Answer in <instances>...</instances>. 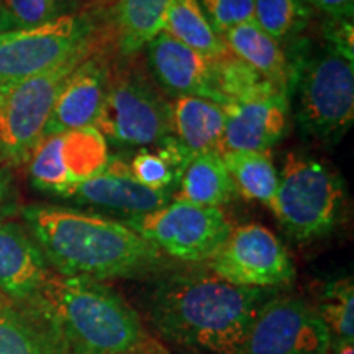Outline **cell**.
<instances>
[{
  "mask_svg": "<svg viewBox=\"0 0 354 354\" xmlns=\"http://www.w3.org/2000/svg\"><path fill=\"white\" fill-rule=\"evenodd\" d=\"M220 35L233 56L292 94L295 73L290 56L254 20L232 26Z\"/></svg>",
  "mask_w": 354,
  "mask_h": 354,
  "instance_id": "obj_18",
  "label": "cell"
},
{
  "mask_svg": "<svg viewBox=\"0 0 354 354\" xmlns=\"http://www.w3.org/2000/svg\"><path fill=\"white\" fill-rule=\"evenodd\" d=\"M162 32L214 61L230 55L223 38L210 25L198 0H172Z\"/></svg>",
  "mask_w": 354,
  "mask_h": 354,
  "instance_id": "obj_22",
  "label": "cell"
},
{
  "mask_svg": "<svg viewBox=\"0 0 354 354\" xmlns=\"http://www.w3.org/2000/svg\"><path fill=\"white\" fill-rule=\"evenodd\" d=\"M312 12L304 0H254V21L279 44L297 41Z\"/></svg>",
  "mask_w": 354,
  "mask_h": 354,
  "instance_id": "obj_28",
  "label": "cell"
},
{
  "mask_svg": "<svg viewBox=\"0 0 354 354\" xmlns=\"http://www.w3.org/2000/svg\"><path fill=\"white\" fill-rule=\"evenodd\" d=\"M210 25L218 33L254 20V0H198Z\"/></svg>",
  "mask_w": 354,
  "mask_h": 354,
  "instance_id": "obj_30",
  "label": "cell"
},
{
  "mask_svg": "<svg viewBox=\"0 0 354 354\" xmlns=\"http://www.w3.org/2000/svg\"><path fill=\"white\" fill-rule=\"evenodd\" d=\"M331 342H354V286L351 277L335 279L322 287L312 304Z\"/></svg>",
  "mask_w": 354,
  "mask_h": 354,
  "instance_id": "obj_27",
  "label": "cell"
},
{
  "mask_svg": "<svg viewBox=\"0 0 354 354\" xmlns=\"http://www.w3.org/2000/svg\"><path fill=\"white\" fill-rule=\"evenodd\" d=\"M290 61L300 130L318 143H338L354 120V53L325 43L317 55H297Z\"/></svg>",
  "mask_w": 354,
  "mask_h": 354,
  "instance_id": "obj_4",
  "label": "cell"
},
{
  "mask_svg": "<svg viewBox=\"0 0 354 354\" xmlns=\"http://www.w3.org/2000/svg\"><path fill=\"white\" fill-rule=\"evenodd\" d=\"M66 0H0V33L32 28L64 15Z\"/></svg>",
  "mask_w": 354,
  "mask_h": 354,
  "instance_id": "obj_29",
  "label": "cell"
},
{
  "mask_svg": "<svg viewBox=\"0 0 354 354\" xmlns=\"http://www.w3.org/2000/svg\"><path fill=\"white\" fill-rule=\"evenodd\" d=\"M312 10L322 12L328 19H353L354 0H304Z\"/></svg>",
  "mask_w": 354,
  "mask_h": 354,
  "instance_id": "obj_32",
  "label": "cell"
},
{
  "mask_svg": "<svg viewBox=\"0 0 354 354\" xmlns=\"http://www.w3.org/2000/svg\"><path fill=\"white\" fill-rule=\"evenodd\" d=\"M276 290L230 284L212 272L177 274L154 289L148 320L156 333L196 354H238L259 308Z\"/></svg>",
  "mask_w": 354,
  "mask_h": 354,
  "instance_id": "obj_2",
  "label": "cell"
},
{
  "mask_svg": "<svg viewBox=\"0 0 354 354\" xmlns=\"http://www.w3.org/2000/svg\"><path fill=\"white\" fill-rule=\"evenodd\" d=\"M221 158L238 196L271 205L279 185L271 151H234L221 154Z\"/></svg>",
  "mask_w": 354,
  "mask_h": 354,
  "instance_id": "obj_24",
  "label": "cell"
},
{
  "mask_svg": "<svg viewBox=\"0 0 354 354\" xmlns=\"http://www.w3.org/2000/svg\"><path fill=\"white\" fill-rule=\"evenodd\" d=\"M194 154L174 135L154 146V149L141 148L128 162L131 176L145 187L172 192V185L180 176Z\"/></svg>",
  "mask_w": 354,
  "mask_h": 354,
  "instance_id": "obj_23",
  "label": "cell"
},
{
  "mask_svg": "<svg viewBox=\"0 0 354 354\" xmlns=\"http://www.w3.org/2000/svg\"><path fill=\"white\" fill-rule=\"evenodd\" d=\"M354 342H331L325 354H354Z\"/></svg>",
  "mask_w": 354,
  "mask_h": 354,
  "instance_id": "obj_33",
  "label": "cell"
},
{
  "mask_svg": "<svg viewBox=\"0 0 354 354\" xmlns=\"http://www.w3.org/2000/svg\"><path fill=\"white\" fill-rule=\"evenodd\" d=\"M125 223L161 251L183 263H207L232 232L218 207L171 201L161 209L125 218Z\"/></svg>",
  "mask_w": 354,
  "mask_h": 354,
  "instance_id": "obj_8",
  "label": "cell"
},
{
  "mask_svg": "<svg viewBox=\"0 0 354 354\" xmlns=\"http://www.w3.org/2000/svg\"><path fill=\"white\" fill-rule=\"evenodd\" d=\"M207 268L230 284L248 289L276 290L295 277L287 248L259 223L232 228L223 245L207 261Z\"/></svg>",
  "mask_w": 354,
  "mask_h": 354,
  "instance_id": "obj_9",
  "label": "cell"
},
{
  "mask_svg": "<svg viewBox=\"0 0 354 354\" xmlns=\"http://www.w3.org/2000/svg\"><path fill=\"white\" fill-rule=\"evenodd\" d=\"M6 302H8V300H7L6 297H3L2 294H0V304H6Z\"/></svg>",
  "mask_w": 354,
  "mask_h": 354,
  "instance_id": "obj_34",
  "label": "cell"
},
{
  "mask_svg": "<svg viewBox=\"0 0 354 354\" xmlns=\"http://www.w3.org/2000/svg\"><path fill=\"white\" fill-rule=\"evenodd\" d=\"M110 159L109 143L94 127L48 135L28 159L35 187L68 198L71 190L104 171Z\"/></svg>",
  "mask_w": 354,
  "mask_h": 354,
  "instance_id": "obj_11",
  "label": "cell"
},
{
  "mask_svg": "<svg viewBox=\"0 0 354 354\" xmlns=\"http://www.w3.org/2000/svg\"><path fill=\"white\" fill-rule=\"evenodd\" d=\"M331 336L302 297L271 299L259 308L238 354H325Z\"/></svg>",
  "mask_w": 354,
  "mask_h": 354,
  "instance_id": "obj_12",
  "label": "cell"
},
{
  "mask_svg": "<svg viewBox=\"0 0 354 354\" xmlns=\"http://www.w3.org/2000/svg\"><path fill=\"white\" fill-rule=\"evenodd\" d=\"M172 0H115V37L123 57L138 55L165 28Z\"/></svg>",
  "mask_w": 354,
  "mask_h": 354,
  "instance_id": "obj_21",
  "label": "cell"
},
{
  "mask_svg": "<svg viewBox=\"0 0 354 354\" xmlns=\"http://www.w3.org/2000/svg\"><path fill=\"white\" fill-rule=\"evenodd\" d=\"M0 354H57L43 326L12 302L0 304Z\"/></svg>",
  "mask_w": 354,
  "mask_h": 354,
  "instance_id": "obj_26",
  "label": "cell"
},
{
  "mask_svg": "<svg viewBox=\"0 0 354 354\" xmlns=\"http://www.w3.org/2000/svg\"><path fill=\"white\" fill-rule=\"evenodd\" d=\"M227 112L205 97L179 95L171 100L172 135L192 154L218 153Z\"/></svg>",
  "mask_w": 354,
  "mask_h": 354,
  "instance_id": "obj_19",
  "label": "cell"
},
{
  "mask_svg": "<svg viewBox=\"0 0 354 354\" xmlns=\"http://www.w3.org/2000/svg\"><path fill=\"white\" fill-rule=\"evenodd\" d=\"M17 209V189L12 166L0 154V218L10 215Z\"/></svg>",
  "mask_w": 354,
  "mask_h": 354,
  "instance_id": "obj_31",
  "label": "cell"
},
{
  "mask_svg": "<svg viewBox=\"0 0 354 354\" xmlns=\"http://www.w3.org/2000/svg\"><path fill=\"white\" fill-rule=\"evenodd\" d=\"M109 64L100 50L92 53L64 84L44 136L94 127L104 100Z\"/></svg>",
  "mask_w": 354,
  "mask_h": 354,
  "instance_id": "obj_17",
  "label": "cell"
},
{
  "mask_svg": "<svg viewBox=\"0 0 354 354\" xmlns=\"http://www.w3.org/2000/svg\"><path fill=\"white\" fill-rule=\"evenodd\" d=\"M227 123L220 154L234 151H271L289 130L290 94L277 91L253 100L223 105Z\"/></svg>",
  "mask_w": 354,
  "mask_h": 354,
  "instance_id": "obj_13",
  "label": "cell"
},
{
  "mask_svg": "<svg viewBox=\"0 0 354 354\" xmlns=\"http://www.w3.org/2000/svg\"><path fill=\"white\" fill-rule=\"evenodd\" d=\"M95 38L91 24L73 13L0 33V86L50 71Z\"/></svg>",
  "mask_w": 354,
  "mask_h": 354,
  "instance_id": "obj_10",
  "label": "cell"
},
{
  "mask_svg": "<svg viewBox=\"0 0 354 354\" xmlns=\"http://www.w3.org/2000/svg\"><path fill=\"white\" fill-rule=\"evenodd\" d=\"M215 91L221 105L253 100L286 88L261 76L232 53L215 61ZM289 92V91H287Z\"/></svg>",
  "mask_w": 354,
  "mask_h": 354,
  "instance_id": "obj_25",
  "label": "cell"
},
{
  "mask_svg": "<svg viewBox=\"0 0 354 354\" xmlns=\"http://www.w3.org/2000/svg\"><path fill=\"white\" fill-rule=\"evenodd\" d=\"M107 143L156 146L172 136L171 102L143 63L135 59L107 71L104 100L94 123Z\"/></svg>",
  "mask_w": 354,
  "mask_h": 354,
  "instance_id": "obj_6",
  "label": "cell"
},
{
  "mask_svg": "<svg viewBox=\"0 0 354 354\" xmlns=\"http://www.w3.org/2000/svg\"><path fill=\"white\" fill-rule=\"evenodd\" d=\"M342 176L320 159L290 153L269 209L292 240H320L338 227L344 209Z\"/></svg>",
  "mask_w": 354,
  "mask_h": 354,
  "instance_id": "obj_5",
  "label": "cell"
},
{
  "mask_svg": "<svg viewBox=\"0 0 354 354\" xmlns=\"http://www.w3.org/2000/svg\"><path fill=\"white\" fill-rule=\"evenodd\" d=\"M68 198L120 212L128 218L161 209L172 201V192L145 187L131 176L128 162L122 158H110L104 171L77 184L71 190Z\"/></svg>",
  "mask_w": 354,
  "mask_h": 354,
  "instance_id": "obj_16",
  "label": "cell"
},
{
  "mask_svg": "<svg viewBox=\"0 0 354 354\" xmlns=\"http://www.w3.org/2000/svg\"><path fill=\"white\" fill-rule=\"evenodd\" d=\"M24 308L57 354H167L136 310L104 282L51 272Z\"/></svg>",
  "mask_w": 354,
  "mask_h": 354,
  "instance_id": "obj_1",
  "label": "cell"
},
{
  "mask_svg": "<svg viewBox=\"0 0 354 354\" xmlns=\"http://www.w3.org/2000/svg\"><path fill=\"white\" fill-rule=\"evenodd\" d=\"M51 272L28 230L0 218V294L17 307H26Z\"/></svg>",
  "mask_w": 354,
  "mask_h": 354,
  "instance_id": "obj_15",
  "label": "cell"
},
{
  "mask_svg": "<svg viewBox=\"0 0 354 354\" xmlns=\"http://www.w3.org/2000/svg\"><path fill=\"white\" fill-rule=\"evenodd\" d=\"M154 82L172 97L196 95L218 102L215 61L161 32L143 48Z\"/></svg>",
  "mask_w": 354,
  "mask_h": 354,
  "instance_id": "obj_14",
  "label": "cell"
},
{
  "mask_svg": "<svg viewBox=\"0 0 354 354\" xmlns=\"http://www.w3.org/2000/svg\"><path fill=\"white\" fill-rule=\"evenodd\" d=\"M97 50L100 48L95 38L53 69L0 86V154L8 165L28 162L44 138L48 120L64 84Z\"/></svg>",
  "mask_w": 354,
  "mask_h": 354,
  "instance_id": "obj_7",
  "label": "cell"
},
{
  "mask_svg": "<svg viewBox=\"0 0 354 354\" xmlns=\"http://www.w3.org/2000/svg\"><path fill=\"white\" fill-rule=\"evenodd\" d=\"M25 228L56 274L104 282L141 277L162 269L167 258L125 221L66 207L30 205Z\"/></svg>",
  "mask_w": 354,
  "mask_h": 354,
  "instance_id": "obj_3",
  "label": "cell"
},
{
  "mask_svg": "<svg viewBox=\"0 0 354 354\" xmlns=\"http://www.w3.org/2000/svg\"><path fill=\"white\" fill-rule=\"evenodd\" d=\"M189 354H196V353H189Z\"/></svg>",
  "mask_w": 354,
  "mask_h": 354,
  "instance_id": "obj_35",
  "label": "cell"
},
{
  "mask_svg": "<svg viewBox=\"0 0 354 354\" xmlns=\"http://www.w3.org/2000/svg\"><path fill=\"white\" fill-rule=\"evenodd\" d=\"M177 201L221 209L238 196L218 153L194 154L177 183Z\"/></svg>",
  "mask_w": 354,
  "mask_h": 354,
  "instance_id": "obj_20",
  "label": "cell"
}]
</instances>
